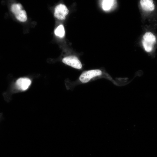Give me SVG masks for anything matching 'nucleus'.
<instances>
[{"instance_id": "obj_1", "label": "nucleus", "mask_w": 157, "mask_h": 157, "mask_svg": "<svg viewBox=\"0 0 157 157\" xmlns=\"http://www.w3.org/2000/svg\"><path fill=\"white\" fill-rule=\"evenodd\" d=\"M156 42V37L151 32H147L144 34L142 41L143 47L145 51L147 52L151 51Z\"/></svg>"}, {"instance_id": "obj_2", "label": "nucleus", "mask_w": 157, "mask_h": 157, "mask_svg": "<svg viewBox=\"0 0 157 157\" xmlns=\"http://www.w3.org/2000/svg\"><path fill=\"white\" fill-rule=\"evenodd\" d=\"M11 10L18 20L22 22L26 21L27 17L26 12L22 9V6L20 4H13L11 6Z\"/></svg>"}, {"instance_id": "obj_3", "label": "nucleus", "mask_w": 157, "mask_h": 157, "mask_svg": "<svg viewBox=\"0 0 157 157\" xmlns=\"http://www.w3.org/2000/svg\"><path fill=\"white\" fill-rule=\"evenodd\" d=\"M102 74L101 71L98 69H93L85 71L82 73L80 76L79 79L82 83H86L93 78L100 76Z\"/></svg>"}, {"instance_id": "obj_4", "label": "nucleus", "mask_w": 157, "mask_h": 157, "mask_svg": "<svg viewBox=\"0 0 157 157\" xmlns=\"http://www.w3.org/2000/svg\"><path fill=\"white\" fill-rule=\"evenodd\" d=\"M69 10L64 4H60L57 6L55 9L54 15L57 19L60 20L65 19L68 14Z\"/></svg>"}, {"instance_id": "obj_5", "label": "nucleus", "mask_w": 157, "mask_h": 157, "mask_svg": "<svg viewBox=\"0 0 157 157\" xmlns=\"http://www.w3.org/2000/svg\"><path fill=\"white\" fill-rule=\"evenodd\" d=\"M62 62L65 64L77 69L82 68V65L77 58L74 56H69L64 58Z\"/></svg>"}, {"instance_id": "obj_6", "label": "nucleus", "mask_w": 157, "mask_h": 157, "mask_svg": "<svg viewBox=\"0 0 157 157\" xmlns=\"http://www.w3.org/2000/svg\"><path fill=\"white\" fill-rule=\"evenodd\" d=\"M31 83V81L29 79L26 78H22L17 80L15 85L18 89L24 91L28 89Z\"/></svg>"}, {"instance_id": "obj_7", "label": "nucleus", "mask_w": 157, "mask_h": 157, "mask_svg": "<svg viewBox=\"0 0 157 157\" xmlns=\"http://www.w3.org/2000/svg\"><path fill=\"white\" fill-rule=\"evenodd\" d=\"M140 4L142 8L147 11H152L155 8L153 1L151 0H141Z\"/></svg>"}, {"instance_id": "obj_8", "label": "nucleus", "mask_w": 157, "mask_h": 157, "mask_svg": "<svg viewBox=\"0 0 157 157\" xmlns=\"http://www.w3.org/2000/svg\"><path fill=\"white\" fill-rule=\"evenodd\" d=\"M116 1L113 0H104L102 2V7L105 11L110 10L114 6Z\"/></svg>"}, {"instance_id": "obj_9", "label": "nucleus", "mask_w": 157, "mask_h": 157, "mask_svg": "<svg viewBox=\"0 0 157 157\" xmlns=\"http://www.w3.org/2000/svg\"><path fill=\"white\" fill-rule=\"evenodd\" d=\"M54 33L55 35L60 38H63L65 35V31L63 26L62 25L59 26L55 29Z\"/></svg>"}]
</instances>
